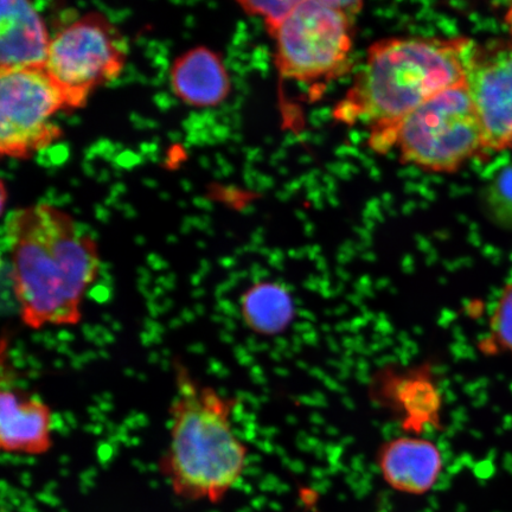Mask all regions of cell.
<instances>
[{"label":"cell","instance_id":"6da1fadb","mask_svg":"<svg viewBox=\"0 0 512 512\" xmlns=\"http://www.w3.org/2000/svg\"><path fill=\"white\" fill-rule=\"evenodd\" d=\"M12 293L25 328H74L101 268L98 243L50 204L15 210L5 224Z\"/></svg>","mask_w":512,"mask_h":512},{"label":"cell","instance_id":"7a4b0ae2","mask_svg":"<svg viewBox=\"0 0 512 512\" xmlns=\"http://www.w3.org/2000/svg\"><path fill=\"white\" fill-rule=\"evenodd\" d=\"M466 37H398L377 41L334 118L339 123L370 128V146L393 149L402 120L434 96L466 85L467 61L473 46Z\"/></svg>","mask_w":512,"mask_h":512},{"label":"cell","instance_id":"3957f363","mask_svg":"<svg viewBox=\"0 0 512 512\" xmlns=\"http://www.w3.org/2000/svg\"><path fill=\"white\" fill-rule=\"evenodd\" d=\"M172 369L175 396L160 475L185 501L219 504L248 465V446L233 424L238 400L202 383L181 360L172 362Z\"/></svg>","mask_w":512,"mask_h":512},{"label":"cell","instance_id":"277c9868","mask_svg":"<svg viewBox=\"0 0 512 512\" xmlns=\"http://www.w3.org/2000/svg\"><path fill=\"white\" fill-rule=\"evenodd\" d=\"M360 2H299L275 38V66L286 80L316 85L349 68Z\"/></svg>","mask_w":512,"mask_h":512},{"label":"cell","instance_id":"5b68a950","mask_svg":"<svg viewBox=\"0 0 512 512\" xmlns=\"http://www.w3.org/2000/svg\"><path fill=\"white\" fill-rule=\"evenodd\" d=\"M394 147L401 162L434 174H453L485 151L467 85L447 89L403 119Z\"/></svg>","mask_w":512,"mask_h":512},{"label":"cell","instance_id":"8992f818","mask_svg":"<svg viewBox=\"0 0 512 512\" xmlns=\"http://www.w3.org/2000/svg\"><path fill=\"white\" fill-rule=\"evenodd\" d=\"M126 38L98 12L76 19L51 38L46 70L66 110L87 104L96 88L117 79L127 61Z\"/></svg>","mask_w":512,"mask_h":512},{"label":"cell","instance_id":"52a82bcc","mask_svg":"<svg viewBox=\"0 0 512 512\" xmlns=\"http://www.w3.org/2000/svg\"><path fill=\"white\" fill-rule=\"evenodd\" d=\"M66 110L59 88L46 68L2 70L0 73V151L24 159L62 136L55 124Z\"/></svg>","mask_w":512,"mask_h":512},{"label":"cell","instance_id":"ba28073f","mask_svg":"<svg viewBox=\"0 0 512 512\" xmlns=\"http://www.w3.org/2000/svg\"><path fill=\"white\" fill-rule=\"evenodd\" d=\"M466 85L482 127L485 151L512 149V46L473 43Z\"/></svg>","mask_w":512,"mask_h":512},{"label":"cell","instance_id":"9c48e42d","mask_svg":"<svg viewBox=\"0 0 512 512\" xmlns=\"http://www.w3.org/2000/svg\"><path fill=\"white\" fill-rule=\"evenodd\" d=\"M10 380V371L2 364L0 450L18 456H44L54 447L53 409Z\"/></svg>","mask_w":512,"mask_h":512},{"label":"cell","instance_id":"30bf717a","mask_svg":"<svg viewBox=\"0 0 512 512\" xmlns=\"http://www.w3.org/2000/svg\"><path fill=\"white\" fill-rule=\"evenodd\" d=\"M376 458L384 483L403 495L428 494L444 470L439 446L421 437L390 439L380 447Z\"/></svg>","mask_w":512,"mask_h":512},{"label":"cell","instance_id":"8fae6325","mask_svg":"<svg viewBox=\"0 0 512 512\" xmlns=\"http://www.w3.org/2000/svg\"><path fill=\"white\" fill-rule=\"evenodd\" d=\"M51 38L34 5L4 0L0 15V67L2 70L46 67Z\"/></svg>","mask_w":512,"mask_h":512},{"label":"cell","instance_id":"7c38bea8","mask_svg":"<svg viewBox=\"0 0 512 512\" xmlns=\"http://www.w3.org/2000/svg\"><path fill=\"white\" fill-rule=\"evenodd\" d=\"M171 87L184 104L214 107L226 100L230 80L221 57L213 50L198 47L175 61L171 68Z\"/></svg>","mask_w":512,"mask_h":512},{"label":"cell","instance_id":"4fadbf2b","mask_svg":"<svg viewBox=\"0 0 512 512\" xmlns=\"http://www.w3.org/2000/svg\"><path fill=\"white\" fill-rule=\"evenodd\" d=\"M243 325L260 337H277L290 329L296 317V302L278 281L262 280L247 287L239 299Z\"/></svg>","mask_w":512,"mask_h":512},{"label":"cell","instance_id":"5bb4252c","mask_svg":"<svg viewBox=\"0 0 512 512\" xmlns=\"http://www.w3.org/2000/svg\"><path fill=\"white\" fill-rule=\"evenodd\" d=\"M482 350L491 355L512 356V283L505 286L492 311Z\"/></svg>","mask_w":512,"mask_h":512},{"label":"cell","instance_id":"9a60e30c","mask_svg":"<svg viewBox=\"0 0 512 512\" xmlns=\"http://www.w3.org/2000/svg\"><path fill=\"white\" fill-rule=\"evenodd\" d=\"M485 203L499 224L512 229V163L492 179L485 191Z\"/></svg>","mask_w":512,"mask_h":512},{"label":"cell","instance_id":"2e32d148","mask_svg":"<svg viewBox=\"0 0 512 512\" xmlns=\"http://www.w3.org/2000/svg\"><path fill=\"white\" fill-rule=\"evenodd\" d=\"M297 0H275V2H240L242 10L251 16L260 17L270 35L274 37L293 10L297 8Z\"/></svg>","mask_w":512,"mask_h":512}]
</instances>
